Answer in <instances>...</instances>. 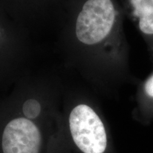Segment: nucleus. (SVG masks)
<instances>
[{
	"label": "nucleus",
	"instance_id": "1",
	"mask_svg": "<svg viewBox=\"0 0 153 153\" xmlns=\"http://www.w3.org/2000/svg\"><path fill=\"white\" fill-rule=\"evenodd\" d=\"M116 16L112 0H87L76 19L78 40L86 45L100 43L110 33Z\"/></svg>",
	"mask_w": 153,
	"mask_h": 153
},
{
	"label": "nucleus",
	"instance_id": "2",
	"mask_svg": "<svg viewBox=\"0 0 153 153\" xmlns=\"http://www.w3.org/2000/svg\"><path fill=\"white\" fill-rule=\"evenodd\" d=\"M70 129L77 148L84 153H104L107 145L104 123L91 107L79 104L70 115Z\"/></svg>",
	"mask_w": 153,
	"mask_h": 153
},
{
	"label": "nucleus",
	"instance_id": "3",
	"mask_svg": "<svg viewBox=\"0 0 153 153\" xmlns=\"http://www.w3.org/2000/svg\"><path fill=\"white\" fill-rule=\"evenodd\" d=\"M1 145L4 153H39L41 132L31 120L15 118L6 126Z\"/></svg>",
	"mask_w": 153,
	"mask_h": 153
},
{
	"label": "nucleus",
	"instance_id": "4",
	"mask_svg": "<svg viewBox=\"0 0 153 153\" xmlns=\"http://www.w3.org/2000/svg\"><path fill=\"white\" fill-rule=\"evenodd\" d=\"M133 14L138 19L140 30L153 35V0H128Z\"/></svg>",
	"mask_w": 153,
	"mask_h": 153
},
{
	"label": "nucleus",
	"instance_id": "5",
	"mask_svg": "<svg viewBox=\"0 0 153 153\" xmlns=\"http://www.w3.org/2000/svg\"><path fill=\"white\" fill-rule=\"evenodd\" d=\"M41 111V104L35 99H28L23 105V113L26 118L30 119L37 118Z\"/></svg>",
	"mask_w": 153,
	"mask_h": 153
},
{
	"label": "nucleus",
	"instance_id": "6",
	"mask_svg": "<svg viewBox=\"0 0 153 153\" xmlns=\"http://www.w3.org/2000/svg\"><path fill=\"white\" fill-rule=\"evenodd\" d=\"M145 91L149 97H153V75L151 76L145 82Z\"/></svg>",
	"mask_w": 153,
	"mask_h": 153
}]
</instances>
